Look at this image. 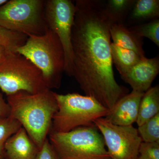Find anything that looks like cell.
Listing matches in <instances>:
<instances>
[{"label": "cell", "mask_w": 159, "mask_h": 159, "mask_svg": "<svg viewBox=\"0 0 159 159\" xmlns=\"http://www.w3.org/2000/svg\"><path fill=\"white\" fill-rule=\"evenodd\" d=\"M139 153L149 159H159V142H142Z\"/></svg>", "instance_id": "7402d4cb"}, {"label": "cell", "mask_w": 159, "mask_h": 159, "mask_svg": "<svg viewBox=\"0 0 159 159\" xmlns=\"http://www.w3.org/2000/svg\"><path fill=\"white\" fill-rule=\"evenodd\" d=\"M15 52L25 56L39 69L49 89L61 86L65 70L63 48L56 34L49 28L39 36L28 37Z\"/></svg>", "instance_id": "3957f363"}, {"label": "cell", "mask_w": 159, "mask_h": 159, "mask_svg": "<svg viewBox=\"0 0 159 159\" xmlns=\"http://www.w3.org/2000/svg\"><path fill=\"white\" fill-rule=\"evenodd\" d=\"M75 11V3L70 0H46L45 16L47 25L61 43L64 53V72L70 77L74 74L71 38Z\"/></svg>", "instance_id": "ba28073f"}, {"label": "cell", "mask_w": 159, "mask_h": 159, "mask_svg": "<svg viewBox=\"0 0 159 159\" xmlns=\"http://www.w3.org/2000/svg\"><path fill=\"white\" fill-rule=\"evenodd\" d=\"M129 30L140 37H146L159 47V19L136 25L128 28Z\"/></svg>", "instance_id": "ac0fdd59"}, {"label": "cell", "mask_w": 159, "mask_h": 159, "mask_svg": "<svg viewBox=\"0 0 159 159\" xmlns=\"http://www.w3.org/2000/svg\"><path fill=\"white\" fill-rule=\"evenodd\" d=\"M113 64L115 65L120 75H123L146 57L134 51L123 48L113 43L111 45Z\"/></svg>", "instance_id": "e0dca14e"}, {"label": "cell", "mask_w": 159, "mask_h": 159, "mask_svg": "<svg viewBox=\"0 0 159 159\" xmlns=\"http://www.w3.org/2000/svg\"><path fill=\"white\" fill-rule=\"evenodd\" d=\"M0 159H2V157H0Z\"/></svg>", "instance_id": "83f0119b"}, {"label": "cell", "mask_w": 159, "mask_h": 159, "mask_svg": "<svg viewBox=\"0 0 159 159\" xmlns=\"http://www.w3.org/2000/svg\"><path fill=\"white\" fill-rule=\"evenodd\" d=\"M159 73L158 55L145 57L121 75L122 79L130 86L133 91L144 93L151 87L152 84Z\"/></svg>", "instance_id": "30bf717a"}, {"label": "cell", "mask_w": 159, "mask_h": 159, "mask_svg": "<svg viewBox=\"0 0 159 159\" xmlns=\"http://www.w3.org/2000/svg\"><path fill=\"white\" fill-rule=\"evenodd\" d=\"M159 17V0H135L127 18L129 24L136 25Z\"/></svg>", "instance_id": "5bb4252c"}, {"label": "cell", "mask_w": 159, "mask_h": 159, "mask_svg": "<svg viewBox=\"0 0 159 159\" xmlns=\"http://www.w3.org/2000/svg\"><path fill=\"white\" fill-rule=\"evenodd\" d=\"M21 127L20 123L10 116L0 118V157L5 151L4 148L7 140Z\"/></svg>", "instance_id": "ffe728a7"}, {"label": "cell", "mask_w": 159, "mask_h": 159, "mask_svg": "<svg viewBox=\"0 0 159 159\" xmlns=\"http://www.w3.org/2000/svg\"><path fill=\"white\" fill-rule=\"evenodd\" d=\"M110 33L113 43L145 57L143 47V38L129 31L125 25L116 24L111 25L110 28Z\"/></svg>", "instance_id": "4fadbf2b"}, {"label": "cell", "mask_w": 159, "mask_h": 159, "mask_svg": "<svg viewBox=\"0 0 159 159\" xmlns=\"http://www.w3.org/2000/svg\"><path fill=\"white\" fill-rule=\"evenodd\" d=\"M8 0H0V6H2L3 4H5Z\"/></svg>", "instance_id": "484cf974"}, {"label": "cell", "mask_w": 159, "mask_h": 159, "mask_svg": "<svg viewBox=\"0 0 159 159\" xmlns=\"http://www.w3.org/2000/svg\"><path fill=\"white\" fill-rule=\"evenodd\" d=\"M27 35L7 30L0 26V46L6 50L15 51L25 43Z\"/></svg>", "instance_id": "d6986e66"}, {"label": "cell", "mask_w": 159, "mask_h": 159, "mask_svg": "<svg viewBox=\"0 0 159 159\" xmlns=\"http://www.w3.org/2000/svg\"><path fill=\"white\" fill-rule=\"evenodd\" d=\"M72 30L74 77L85 95L108 109L129 93L114 75L111 54V25L103 11L104 1L77 0Z\"/></svg>", "instance_id": "6da1fadb"}, {"label": "cell", "mask_w": 159, "mask_h": 159, "mask_svg": "<svg viewBox=\"0 0 159 159\" xmlns=\"http://www.w3.org/2000/svg\"><path fill=\"white\" fill-rule=\"evenodd\" d=\"M57 110L51 131L65 133L83 126H93L96 119L105 118L109 110L89 96L54 93Z\"/></svg>", "instance_id": "277c9868"}, {"label": "cell", "mask_w": 159, "mask_h": 159, "mask_svg": "<svg viewBox=\"0 0 159 159\" xmlns=\"http://www.w3.org/2000/svg\"><path fill=\"white\" fill-rule=\"evenodd\" d=\"M34 159H58L49 139H47L39 149Z\"/></svg>", "instance_id": "603a6c76"}, {"label": "cell", "mask_w": 159, "mask_h": 159, "mask_svg": "<svg viewBox=\"0 0 159 159\" xmlns=\"http://www.w3.org/2000/svg\"><path fill=\"white\" fill-rule=\"evenodd\" d=\"M46 0H10L0 6V26L27 35L39 36L48 29Z\"/></svg>", "instance_id": "52a82bcc"}, {"label": "cell", "mask_w": 159, "mask_h": 159, "mask_svg": "<svg viewBox=\"0 0 159 159\" xmlns=\"http://www.w3.org/2000/svg\"><path fill=\"white\" fill-rule=\"evenodd\" d=\"M144 93L133 91L119 99L105 117L114 125L130 126L136 122Z\"/></svg>", "instance_id": "8fae6325"}, {"label": "cell", "mask_w": 159, "mask_h": 159, "mask_svg": "<svg viewBox=\"0 0 159 159\" xmlns=\"http://www.w3.org/2000/svg\"><path fill=\"white\" fill-rule=\"evenodd\" d=\"M137 159H148V158L146 157H145L143 156L140 155L139 157H138V158Z\"/></svg>", "instance_id": "4316f807"}, {"label": "cell", "mask_w": 159, "mask_h": 159, "mask_svg": "<svg viewBox=\"0 0 159 159\" xmlns=\"http://www.w3.org/2000/svg\"><path fill=\"white\" fill-rule=\"evenodd\" d=\"M135 0H108L104 2L103 10L111 25H124Z\"/></svg>", "instance_id": "2e32d148"}, {"label": "cell", "mask_w": 159, "mask_h": 159, "mask_svg": "<svg viewBox=\"0 0 159 159\" xmlns=\"http://www.w3.org/2000/svg\"><path fill=\"white\" fill-rule=\"evenodd\" d=\"M48 139L58 159H110L103 138L95 125L65 133L50 131Z\"/></svg>", "instance_id": "5b68a950"}, {"label": "cell", "mask_w": 159, "mask_h": 159, "mask_svg": "<svg viewBox=\"0 0 159 159\" xmlns=\"http://www.w3.org/2000/svg\"><path fill=\"white\" fill-rule=\"evenodd\" d=\"M7 50L2 46H0V60L2 59V57H3Z\"/></svg>", "instance_id": "d4e9b609"}, {"label": "cell", "mask_w": 159, "mask_h": 159, "mask_svg": "<svg viewBox=\"0 0 159 159\" xmlns=\"http://www.w3.org/2000/svg\"><path fill=\"white\" fill-rule=\"evenodd\" d=\"M159 113V86L145 92L140 102L136 123L138 126Z\"/></svg>", "instance_id": "9a60e30c"}, {"label": "cell", "mask_w": 159, "mask_h": 159, "mask_svg": "<svg viewBox=\"0 0 159 159\" xmlns=\"http://www.w3.org/2000/svg\"><path fill=\"white\" fill-rule=\"evenodd\" d=\"M39 149L22 127L7 140L4 148L9 159H34Z\"/></svg>", "instance_id": "7c38bea8"}, {"label": "cell", "mask_w": 159, "mask_h": 159, "mask_svg": "<svg viewBox=\"0 0 159 159\" xmlns=\"http://www.w3.org/2000/svg\"><path fill=\"white\" fill-rule=\"evenodd\" d=\"M10 115V107L0 92V118H6Z\"/></svg>", "instance_id": "cb8c5ba5"}, {"label": "cell", "mask_w": 159, "mask_h": 159, "mask_svg": "<svg viewBox=\"0 0 159 159\" xmlns=\"http://www.w3.org/2000/svg\"><path fill=\"white\" fill-rule=\"evenodd\" d=\"M0 89L7 96L20 92L35 94L49 89L41 72L33 63L9 50L0 60Z\"/></svg>", "instance_id": "8992f818"}, {"label": "cell", "mask_w": 159, "mask_h": 159, "mask_svg": "<svg viewBox=\"0 0 159 159\" xmlns=\"http://www.w3.org/2000/svg\"><path fill=\"white\" fill-rule=\"evenodd\" d=\"M107 148L110 159H137L142 140L133 125H114L105 118L94 121Z\"/></svg>", "instance_id": "9c48e42d"}, {"label": "cell", "mask_w": 159, "mask_h": 159, "mask_svg": "<svg viewBox=\"0 0 159 159\" xmlns=\"http://www.w3.org/2000/svg\"><path fill=\"white\" fill-rule=\"evenodd\" d=\"M10 116L20 123L39 149L51 131L57 110L54 92L50 89L35 94L20 92L7 96Z\"/></svg>", "instance_id": "7a4b0ae2"}, {"label": "cell", "mask_w": 159, "mask_h": 159, "mask_svg": "<svg viewBox=\"0 0 159 159\" xmlns=\"http://www.w3.org/2000/svg\"><path fill=\"white\" fill-rule=\"evenodd\" d=\"M142 142H159V113L138 127Z\"/></svg>", "instance_id": "44dd1931"}]
</instances>
